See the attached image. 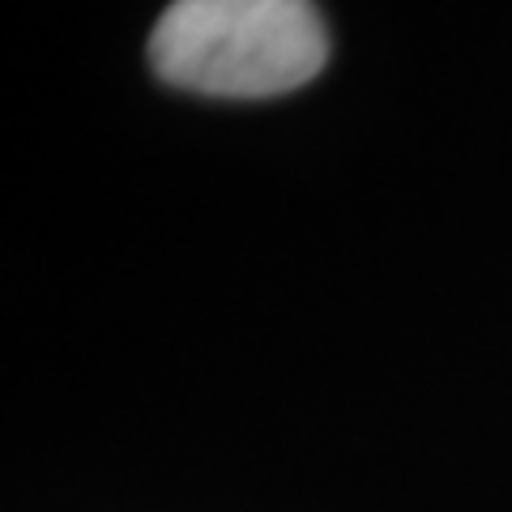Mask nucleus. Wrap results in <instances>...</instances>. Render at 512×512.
I'll return each mask as SVG.
<instances>
[{"mask_svg":"<svg viewBox=\"0 0 512 512\" xmlns=\"http://www.w3.org/2000/svg\"><path fill=\"white\" fill-rule=\"evenodd\" d=\"M325 60L329 30L312 0H171L150 35L154 73L210 99H278Z\"/></svg>","mask_w":512,"mask_h":512,"instance_id":"1","label":"nucleus"}]
</instances>
